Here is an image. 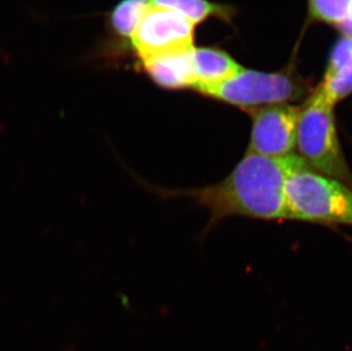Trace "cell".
Returning a JSON list of instances; mask_svg holds the SVG:
<instances>
[{
  "mask_svg": "<svg viewBox=\"0 0 352 351\" xmlns=\"http://www.w3.org/2000/svg\"><path fill=\"white\" fill-rule=\"evenodd\" d=\"M296 154L282 159L246 153L232 173L214 185L162 192L187 198L209 210L208 227L228 217H246L267 222L289 220L285 182Z\"/></svg>",
  "mask_w": 352,
  "mask_h": 351,
  "instance_id": "cell-1",
  "label": "cell"
},
{
  "mask_svg": "<svg viewBox=\"0 0 352 351\" xmlns=\"http://www.w3.org/2000/svg\"><path fill=\"white\" fill-rule=\"evenodd\" d=\"M285 200L289 220L352 227V187L316 173L299 156L286 178Z\"/></svg>",
  "mask_w": 352,
  "mask_h": 351,
  "instance_id": "cell-2",
  "label": "cell"
},
{
  "mask_svg": "<svg viewBox=\"0 0 352 351\" xmlns=\"http://www.w3.org/2000/svg\"><path fill=\"white\" fill-rule=\"evenodd\" d=\"M334 106L318 87L301 107L296 134L298 156L316 173L352 187V173L340 142Z\"/></svg>",
  "mask_w": 352,
  "mask_h": 351,
  "instance_id": "cell-3",
  "label": "cell"
},
{
  "mask_svg": "<svg viewBox=\"0 0 352 351\" xmlns=\"http://www.w3.org/2000/svg\"><path fill=\"white\" fill-rule=\"evenodd\" d=\"M193 89L204 96L252 111L265 106L289 104L301 100L308 86L292 73H266L243 69L223 83L197 85Z\"/></svg>",
  "mask_w": 352,
  "mask_h": 351,
  "instance_id": "cell-4",
  "label": "cell"
},
{
  "mask_svg": "<svg viewBox=\"0 0 352 351\" xmlns=\"http://www.w3.org/2000/svg\"><path fill=\"white\" fill-rule=\"evenodd\" d=\"M194 25L175 10L151 3L131 36L140 60L193 47Z\"/></svg>",
  "mask_w": 352,
  "mask_h": 351,
  "instance_id": "cell-5",
  "label": "cell"
},
{
  "mask_svg": "<svg viewBox=\"0 0 352 351\" xmlns=\"http://www.w3.org/2000/svg\"><path fill=\"white\" fill-rule=\"evenodd\" d=\"M301 107L289 104L252 109L249 154L282 159L293 156Z\"/></svg>",
  "mask_w": 352,
  "mask_h": 351,
  "instance_id": "cell-6",
  "label": "cell"
},
{
  "mask_svg": "<svg viewBox=\"0 0 352 351\" xmlns=\"http://www.w3.org/2000/svg\"><path fill=\"white\" fill-rule=\"evenodd\" d=\"M194 47L142 60L154 83L166 89L192 88L195 83Z\"/></svg>",
  "mask_w": 352,
  "mask_h": 351,
  "instance_id": "cell-7",
  "label": "cell"
},
{
  "mask_svg": "<svg viewBox=\"0 0 352 351\" xmlns=\"http://www.w3.org/2000/svg\"><path fill=\"white\" fill-rule=\"evenodd\" d=\"M193 57L195 72V83L193 87L223 83L232 79L243 70L237 62L221 50L194 48Z\"/></svg>",
  "mask_w": 352,
  "mask_h": 351,
  "instance_id": "cell-8",
  "label": "cell"
},
{
  "mask_svg": "<svg viewBox=\"0 0 352 351\" xmlns=\"http://www.w3.org/2000/svg\"><path fill=\"white\" fill-rule=\"evenodd\" d=\"M151 3L182 14L194 25L202 23L211 17L228 20L233 14L228 7L210 3L208 0H151Z\"/></svg>",
  "mask_w": 352,
  "mask_h": 351,
  "instance_id": "cell-9",
  "label": "cell"
},
{
  "mask_svg": "<svg viewBox=\"0 0 352 351\" xmlns=\"http://www.w3.org/2000/svg\"><path fill=\"white\" fill-rule=\"evenodd\" d=\"M151 5V0H122L111 14V24L121 36H131L142 17Z\"/></svg>",
  "mask_w": 352,
  "mask_h": 351,
  "instance_id": "cell-10",
  "label": "cell"
},
{
  "mask_svg": "<svg viewBox=\"0 0 352 351\" xmlns=\"http://www.w3.org/2000/svg\"><path fill=\"white\" fill-rule=\"evenodd\" d=\"M319 87L334 104L349 96L352 93V55L339 70L324 76Z\"/></svg>",
  "mask_w": 352,
  "mask_h": 351,
  "instance_id": "cell-11",
  "label": "cell"
},
{
  "mask_svg": "<svg viewBox=\"0 0 352 351\" xmlns=\"http://www.w3.org/2000/svg\"><path fill=\"white\" fill-rule=\"evenodd\" d=\"M352 10V0H309L310 15L325 23L339 24Z\"/></svg>",
  "mask_w": 352,
  "mask_h": 351,
  "instance_id": "cell-12",
  "label": "cell"
},
{
  "mask_svg": "<svg viewBox=\"0 0 352 351\" xmlns=\"http://www.w3.org/2000/svg\"><path fill=\"white\" fill-rule=\"evenodd\" d=\"M338 27H339L340 30L342 31L344 36L352 38V10L349 15L342 22L338 24Z\"/></svg>",
  "mask_w": 352,
  "mask_h": 351,
  "instance_id": "cell-13",
  "label": "cell"
}]
</instances>
